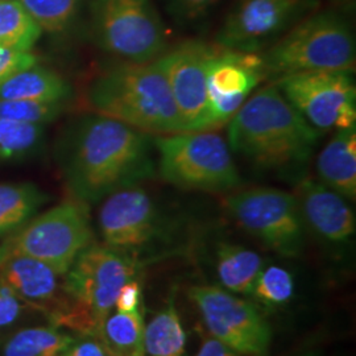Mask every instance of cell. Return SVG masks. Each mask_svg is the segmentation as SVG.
Listing matches in <instances>:
<instances>
[{
    "instance_id": "6da1fadb",
    "label": "cell",
    "mask_w": 356,
    "mask_h": 356,
    "mask_svg": "<svg viewBox=\"0 0 356 356\" xmlns=\"http://www.w3.org/2000/svg\"><path fill=\"white\" fill-rule=\"evenodd\" d=\"M57 163L73 198L102 202L156 172L154 138L102 115L76 120L58 144Z\"/></svg>"
},
{
    "instance_id": "7a4b0ae2",
    "label": "cell",
    "mask_w": 356,
    "mask_h": 356,
    "mask_svg": "<svg viewBox=\"0 0 356 356\" xmlns=\"http://www.w3.org/2000/svg\"><path fill=\"white\" fill-rule=\"evenodd\" d=\"M321 132L270 82L248 97L227 124L229 148L257 169L298 173L312 160Z\"/></svg>"
},
{
    "instance_id": "3957f363",
    "label": "cell",
    "mask_w": 356,
    "mask_h": 356,
    "mask_svg": "<svg viewBox=\"0 0 356 356\" xmlns=\"http://www.w3.org/2000/svg\"><path fill=\"white\" fill-rule=\"evenodd\" d=\"M86 97L94 114L111 118L151 136L184 132L165 76L154 61H120L91 81Z\"/></svg>"
},
{
    "instance_id": "277c9868",
    "label": "cell",
    "mask_w": 356,
    "mask_h": 356,
    "mask_svg": "<svg viewBox=\"0 0 356 356\" xmlns=\"http://www.w3.org/2000/svg\"><path fill=\"white\" fill-rule=\"evenodd\" d=\"M139 273L140 260L103 243L90 244L64 276L67 304L56 326L76 335H98L119 291Z\"/></svg>"
},
{
    "instance_id": "5b68a950",
    "label": "cell",
    "mask_w": 356,
    "mask_h": 356,
    "mask_svg": "<svg viewBox=\"0 0 356 356\" xmlns=\"http://www.w3.org/2000/svg\"><path fill=\"white\" fill-rule=\"evenodd\" d=\"M259 54L266 79L270 82L307 72H353L356 63L355 38L342 15L322 11L301 19Z\"/></svg>"
},
{
    "instance_id": "8992f818",
    "label": "cell",
    "mask_w": 356,
    "mask_h": 356,
    "mask_svg": "<svg viewBox=\"0 0 356 356\" xmlns=\"http://www.w3.org/2000/svg\"><path fill=\"white\" fill-rule=\"evenodd\" d=\"M154 148L160 177L176 188L229 193L242 184L229 143L216 131L157 136Z\"/></svg>"
},
{
    "instance_id": "52a82bcc",
    "label": "cell",
    "mask_w": 356,
    "mask_h": 356,
    "mask_svg": "<svg viewBox=\"0 0 356 356\" xmlns=\"http://www.w3.org/2000/svg\"><path fill=\"white\" fill-rule=\"evenodd\" d=\"M94 243L88 204L69 200L36 214L0 243V257L22 254L65 276L76 257Z\"/></svg>"
},
{
    "instance_id": "ba28073f",
    "label": "cell",
    "mask_w": 356,
    "mask_h": 356,
    "mask_svg": "<svg viewBox=\"0 0 356 356\" xmlns=\"http://www.w3.org/2000/svg\"><path fill=\"white\" fill-rule=\"evenodd\" d=\"M90 29L99 49L124 63H152L168 48L153 0H92Z\"/></svg>"
},
{
    "instance_id": "9c48e42d",
    "label": "cell",
    "mask_w": 356,
    "mask_h": 356,
    "mask_svg": "<svg viewBox=\"0 0 356 356\" xmlns=\"http://www.w3.org/2000/svg\"><path fill=\"white\" fill-rule=\"evenodd\" d=\"M229 216L270 251L297 257L305 245V223L293 193L275 188H252L225 200Z\"/></svg>"
},
{
    "instance_id": "30bf717a",
    "label": "cell",
    "mask_w": 356,
    "mask_h": 356,
    "mask_svg": "<svg viewBox=\"0 0 356 356\" xmlns=\"http://www.w3.org/2000/svg\"><path fill=\"white\" fill-rule=\"evenodd\" d=\"M98 227L103 244L138 260L166 242L169 234L165 216L140 184L119 189L103 200Z\"/></svg>"
},
{
    "instance_id": "8fae6325",
    "label": "cell",
    "mask_w": 356,
    "mask_h": 356,
    "mask_svg": "<svg viewBox=\"0 0 356 356\" xmlns=\"http://www.w3.org/2000/svg\"><path fill=\"white\" fill-rule=\"evenodd\" d=\"M286 101L319 132L356 126V88L351 72L321 70L273 82Z\"/></svg>"
},
{
    "instance_id": "7c38bea8",
    "label": "cell",
    "mask_w": 356,
    "mask_h": 356,
    "mask_svg": "<svg viewBox=\"0 0 356 356\" xmlns=\"http://www.w3.org/2000/svg\"><path fill=\"white\" fill-rule=\"evenodd\" d=\"M189 298L211 337L242 356H268L272 329L252 304L216 285H195Z\"/></svg>"
},
{
    "instance_id": "4fadbf2b",
    "label": "cell",
    "mask_w": 356,
    "mask_h": 356,
    "mask_svg": "<svg viewBox=\"0 0 356 356\" xmlns=\"http://www.w3.org/2000/svg\"><path fill=\"white\" fill-rule=\"evenodd\" d=\"M316 0H236L216 35L223 49L261 53L296 26Z\"/></svg>"
},
{
    "instance_id": "5bb4252c",
    "label": "cell",
    "mask_w": 356,
    "mask_h": 356,
    "mask_svg": "<svg viewBox=\"0 0 356 356\" xmlns=\"http://www.w3.org/2000/svg\"><path fill=\"white\" fill-rule=\"evenodd\" d=\"M266 79L259 53L213 47L207 63V123L204 131L229 124L254 90Z\"/></svg>"
},
{
    "instance_id": "9a60e30c",
    "label": "cell",
    "mask_w": 356,
    "mask_h": 356,
    "mask_svg": "<svg viewBox=\"0 0 356 356\" xmlns=\"http://www.w3.org/2000/svg\"><path fill=\"white\" fill-rule=\"evenodd\" d=\"M211 51V45L191 40L166 48L154 60L170 88L184 123V132L206 129L207 63Z\"/></svg>"
},
{
    "instance_id": "2e32d148",
    "label": "cell",
    "mask_w": 356,
    "mask_h": 356,
    "mask_svg": "<svg viewBox=\"0 0 356 356\" xmlns=\"http://www.w3.org/2000/svg\"><path fill=\"white\" fill-rule=\"evenodd\" d=\"M0 279L51 325L56 323L67 304L64 276L36 259L22 254L1 256Z\"/></svg>"
},
{
    "instance_id": "e0dca14e",
    "label": "cell",
    "mask_w": 356,
    "mask_h": 356,
    "mask_svg": "<svg viewBox=\"0 0 356 356\" xmlns=\"http://www.w3.org/2000/svg\"><path fill=\"white\" fill-rule=\"evenodd\" d=\"M294 195L305 226L322 241L343 244L355 235V213L343 195L306 177L297 184Z\"/></svg>"
},
{
    "instance_id": "ac0fdd59",
    "label": "cell",
    "mask_w": 356,
    "mask_h": 356,
    "mask_svg": "<svg viewBox=\"0 0 356 356\" xmlns=\"http://www.w3.org/2000/svg\"><path fill=\"white\" fill-rule=\"evenodd\" d=\"M319 182L348 201L356 198V126L338 129L317 157Z\"/></svg>"
},
{
    "instance_id": "d6986e66",
    "label": "cell",
    "mask_w": 356,
    "mask_h": 356,
    "mask_svg": "<svg viewBox=\"0 0 356 356\" xmlns=\"http://www.w3.org/2000/svg\"><path fill=\"white\" fill-rule=\"evenodd\" d=\"M72 86L57 72L33 65L0 82V99L26 102H67Z\"/></svg>"
},
{
    "instance_id": "ffe728a7",
    "label": "cell",
    "mask_w": 356,
    "mask_h": 356,
    "mask_svg": "<svg viewBox=\"0 0 356 356\" xmlns=\"http://www.w3.org/2000/svg\"><path fill=\"white\" fill-rule=\"evenodd\" d=\"M264 267L263 257L244 245L229 242L216 244V275L229 292L251 294Z\"/></svg>"
},
{
    "instance_id": "44dd1931",
    "label": "cell",
    "mask_w": 356,
    "mask_h": 356,
    "mask_svg": "<svg viewBox=\"0 0 356 356\" xmlns=\"http://www.w3.org/2000/svg\"><path fill=\"white\" fill-rule=\"evenodd\" d=\"M49 200V194L32 182H1L0 238H6L24 226Z\"/></svg>"
},
{
    "instance_id": "7402d4cb",
    "label": "cell",
    "mask_w": 356,
    "mask_h": 356,
    "mask_svg": "<svg viewBox=\"0 0 356 356\" xmlns=\"http://www.w3.org/2000/svg\"><path fill=\"white\" fill-rule=\"evenodd\" d=\"M145 356H186V332L181 322L175 294L156 313L144 330Z\"/></svg>"
},
{
    "instance_id": "603a6c76",
    "label": "cell",
    "mask_w": 356,
    "mask_h": 356,
    "mask_svg": "<svg viewBox=\"0 0 356 356\" xmlns=\"http://www.w3.org/2000/svg\"><path fill=\"white\" fill-rule=\"evenodd\" d=\"M144 330L145 322L139 307L129 313H111L98 337L110 356H145Z\"/></svg>"
},
{
    "instance_id": "cb8c5ba5",
    "label": "cell",
    "mask_w": 356,
    "mask_h": 356,
    "mask_svg": "<svg viewBox=\"0 0 356 356\" xmlns=\"http://www.w3.org/2000/svg\"><path fill=\"white\" fill-rule=\"evenodd\" d=\"M74 337L54 325L24 327L3 342L0 356H60Z\"/></svg>"
},
{
    "instance_id": "d4e9b609",
    "label": "cell",
    "mask_w": 356,
    "mask_h": 356,
    "mask_svg": "<svg viewBox=\"0 0 356 356\" xmlns=\"http://www.w3.org/2000/svg\"><path fill=\"white\" fill-rule=\"evenodd\" d=\"M41 29L17 0H0V44L16 51H32Z\"/></svg>"
},
{
    "instance_id": "484cf974",
    "label": "cell",
    "mask_w": 356,
    "mask_h": 356,
    "mask_svg": "<svg viewBox=\"0 0 356 356\" xmlns=\"http://www.w3.org/2000/svg\"><path fill=\"white\" fill-rule=\"evenodd\" d=\"M45 128L0 118V163L31 157L41 148Z\"/></svg>"
},
{
    "instance_id": "4316f807",
    "label": "cell",
    "mask_w": 356,
    "mask_h": 356,
    "mask_svg": "<svg viewBox=\"0 0 356 356\" xmlns=\"http://www.w3.org/2000/svg\"><path fill=\"white\" fill-rule=\"evenodd\" d=\"M41 32L63 33L74 24L82 0H17Z\"/></svg>"
},
{
    "instance_id": "83f0119b",
    "label": "cell",
    "mask_w": 356,
    "mask_h": 356,
    "mask_svg": "<svg viewBox=\"0 0 356 356\" xmlns=\"http://www.w3.org/2000/svg\"><path fill=\"white\" fill-rule=\"evenodd\" d=\"M251 294L264 305L276 307L288 304L294 294L292 273L279 266L263 268Z\"/></svg>"
},
{
    "instance_id": "f1b7e54d",
    "label": "cell",
    "mask_w": 356,
    "mask_h": 356,
    "mask_svg": "<svg viewBox=\"0 0 356 356\" xmlns=\"http://www.w3.org/2000/svg\"><path fill=\"white\" fill-rule=\"evenodd\" d=\"M66 102H26L0 99V118L13 122L45 126L63 114Z\"/></svg>"
},
{
    "instance_id": "f546056e",
    "label": "cell",
    "mask_w": 356,
    "mask_h": 356,
    "mask_svg": "<svg viewBox=\"0 0 356 356\" xmlns=\"http://www.w3.org/2000/svg\"><path fill=\"white\" fill-rule=\"evenodd\" d=\"M220 0H163L168 13L181 26L204 20Z\"/></svg>"
},
{
    "instance_id": "4dcf8cb0",
    "label": "cell",
    "mask_w": 356,
    "mask_h": 356,
    "mask_svg": "<svg viewBox=\"0 0 356 356\" xmlns=\"http://www.w3.org/2000/svg\"><path fill=\"white\" fill-rule=\"evenodd\" d=\"M32 310L31 306L0 279V330L13 327L19 321L24 318L26 312Z\"/></svg>"
},
{
    "instance_id": "1f68e13d",
    "label": "cell",
    "mask_w": 356,
    "mask_h": 356,
    "mask_svg": "<svg viewBox=\"0 0 356 356\" xmlns=\"http://www.w3.org/2000/svg\"><path fill=\"white\" fill-rule=\"evenodd\" d=\"M38 64V58L35 53L16 51L0 44V82L20 70Z\"/></svg>"
},
{
    "instance_id": "d6a6232c",
    "label": "cell",
    "mask_w": 356,
    "mask_h": 356,
    "mask_svg": "<svg viewBox=\"0 0 356 356\" xmlns=\"http://www.w3.org/2000/svg\"><path fill=\"white\" fill-rule=\"evenodd\" d=\"M60 356H110L98 335L79 334Z\"/></svg>"
},
{
    "instance_id": "836d02e7",
    "label": "cell",
    "mask_w": 356,
    "mask_h": 356,
    "mask_svg": "<svg viewBox=\"0 0 356 356\" xmlns=\"http://www.w3.org/2000/svg\"><path fill=\"white\" fill-rule=\"evenodd\" d=\"M141 304V284L139 279L128 281L122 286L115 301L116 312L129 313L140 307Z\"/></svg>"
},
{
    "instance_id": "e575fe53",
    "label": "cell",
    "mask_w": 356,
    "mask_h": 356,
    "mask_svg": "<svg viewBox=\"0 0 356 356\" xmlns=\"http://www.w3.org/2000/svg\"><path fill=\"white\" fill-rule=\"evenodd\" d=\"M195 356H242L238 353H235L234 350L229 348L227 346H225L220 342H218L213 337L204 339L202 342L197 355Z\"/></svg>"
}]
</instances>
